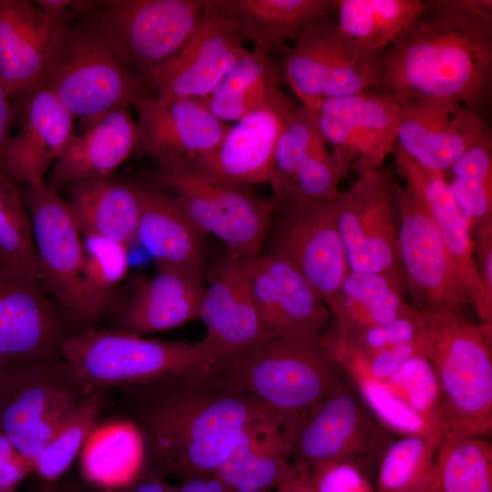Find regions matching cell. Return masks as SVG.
Listing matches in <instances>:
<instances>
[{
	"label": "cell",
	"instance_id": "23",
	"mask_svg": "<svg viewBox=\"0 0 492 492\" xmlns=\"http://www.w3.org/2000/svg\"><path fill=\"white\" fill-rule=\"evenodd\" d=\"M132 107L140 132L134 155L156 160L209 153L219 145L231 126L213 117L193 98L145 91Z\"/></svg>",
	"mask_w": 492,
	"mask_h": 492
},
{
	"label": "cell",
	"instance_id": "38",
	"mask_svg": "<svg viewBox=\"0 0 492 492\" xmlns=\"http://www.w3.org/2000/svg\"><path fill=\"white\" fill-rule=\"evenodd\" d=\"M434 465L439 492H492V447L486 438L441 440Z\"/></svg>",
	"mask_w": 492,
	"mask_h": 492
},
{
	"label": "cell",
	"instance_id": "53",
	"mask_svg": "<svg viewBox=\"0 0 492 492\" xmlns=\"http://www.w3.org/2000/svg\"><path fill=\"white\" fill-rule=\"evenodd\" d=\"M138 479L139 481L130 492H179V489L169 486L160 477L139 476Z\"/></svg>",
	"mask_w": 492,
	"mask_h": 492
},
{
	"label": "cell",
	"instance_id": "20",
	"mask_svg": "<svg viewBox=\"0 0 492 492\" xmlns=\"http://www.w3.org/2000/svg\"><path fill=\"white\" fill-rule=\"evenodd\" d=\"M395 146L420 165L446 171L487 131L482 114L443 100H397Z\"/></svg>",
	"mask_w": 492,
	"mask_h": 492
},
{
	"label": "cell",
	"instance_id": "5",
	"mask_svg": "<svg viewBox=\"0 0 492 492\" xmlns=\"http://www.w3.org/2000/svg\"><path fill=\"white\" fill-rule=\"evenodd\" d=\"M62 358L91 393L170 375L214 371L224 355L206 337L193 343L171 342L96 328L69 336Z\"/></svg>",
	"mask_w": 492,
	"mask_h": 492
},
{
	"label": "cell",
	"instance_id": "13",
	"mask_svg": "<svg viewBox=\"0 0 492 492\" xmlns=\"http://www.w3.org/2000/svg\"><path fill=\"white\" fill-rule=\"evenodd\" d=\"M277 200L268 232L270 251L290 261L325 304L350 272L333 200L316 201L295 195Z\"/></svg>",
	"mask_w": 492,
	"mask_h": 492
},
{
	"label": "cell",
	"instance_id": "25",
	"mask_svg": "<svg viewBox=\"0 0 492 492\" xmlns=\"http://www.w3.org/2000/svg\"><path fill=\"white\" fill-rule=\"evenodd\" d=\"M23 125L12 136L5 153L7 171L21 187L41 188L66 149L74 131L73 114L57 97L39 87L19 102Z\"/></svg>",
	"mask_w": 492,
	"mask_h": 492
},
{
	"label": "cell",
	"instance_id": "8",
	"mask_svg": "<svg viewBox=\"0 0 492 492\" xmlns=\"http://www.w3.org/2000/svg\"><path fill=\"white\" fill-rule=\"evenodd\" d=\"M40 87L53 92L82 122L121 106L132 107L147 91L80 16L68 23Z\"/></svg>",
	"mask_w": 492,
	"mask_h": 492
},
{
	"label": "cell",
	"instance_id": "40",
	"mask_svg": "<svg viewBox=\"0 0 492 492\" xmlns=\"http://www.w3.org/2000/svg\"><path fill=\"white\" fill-rule=\"evenodd\" d=\"M109 403L108 390L89 393L34 460V468L41 477L53 481L68 468Z\"/></svg>",
	"mask_w": 492,
	"mask_h": 492
},
{
	"label": "cell",
	"instance_id": "15",
	"mask_svg": "<svg viewBox=\"0 0 492 492\" xmlns=\"http://www.w3.org/2000/svg\"><path fill=\"white\" fill-rule=\"evenodd\" d=\"M21 194L33 227L40 282L75 333L84 332L83 242L71 208L46 184L25 187Z\"/></svg>",
	"mask_w": 492,
	"mask_h": 492
},
{
	"label": "cell",
	"instance_id": "1",
	"mask_svg": "<svg viewBox=\"0 0 492 492\" xmlns=\"http://www.w3.org/2000/svg\"><path fill=\"white\" fill-rule=\"evenodd\" d=\"M217 369L117 388L143 441L139 476L214 475L249 428L278 415L223 384Z\"/></svg>",
	"mask_w": 492,
	"mask_h": 492
},
{
	"label": "cell",
	"instance_id": "22",
	"mask_svg": "<svg viewBox=\"0 0 492 492\" xmlns=\"http://www.w3.org/2000/svg\"><path fill=\"white\" fill-rule=\"evenodd\" d=\"M393 155L395 172L430 211L480 324L492 328V301L478 274L471 222L456 202L444 173L420 165L396 146Z\"/></svg>",
	"mask_w": 492,
	"mask_h": 492
},
{
	"label": "cell",
	"instance_id": "35",
	"mask_svg": "<svg viewBox=\"0 0 492 492\" xmlns=\"http://www.w3.org/2000/svg\"><path fill=\"white\" fill-rule=\"evenodd\" d=\"M423 0H336L340 31L362 50L379 55L425 8Z\"/></svg>",
	"mask_w": 492,
	"mask_h": 492
},
{
	"label": "cell",
	"instance_id": "11",
	"mask_svg": "<svg viewBox=\"0 0 492 492\" xmlns=\"http://www.w3.org/2000/svg\"><path fill=\"white\" fill-rule=\"evenodd\" d=\"M399 265L417 312L466 314L459 272L424 201L406 186L396 194Z\"/></svg>",
	"mask_w": 492,
	"mask_h": 492
},
{
	"label": "cell",
	"instance_id": "2",
	"mask_svg": "<svg viewBox=\"0 0 492 492\" xmlns=\"http://www.w3.org/2000/svg\"><path fill=\"white\" fill-rule=\"evenodd\" d=\"M377 58L374 89L481 113L492 88V1L430 0Z\"/></svg>",
	"mask_w": 492,
	"mask_h": 492
},
{
	"label": "cell",
	"instance_id": "49",
	"mask_svg": "<svg viewBox=\"0 0 492 492\" xmlns=\"http://www.w3.org/2000/svg\"><path fill=\"white\" fill-rule=\"evenodd\" d=\"M475 257L487 297L492 301V225L476 230Z\"/></svg>",
	"mask_w": 492,
	"mask_h": 492
},
{
	"label": "cell",
	"instance_id": "30",
	"mask_svg": "<svg viewBox=\"0 0 492 492\" xmlns=\"http://www.w3.org/2000/svg\"><path fill=\"white\" fill-rule=\"evenodd\" d=\"M292 428L277 415L249 428L215 472L231 492H272L290 461Z\"/></svg>",
	"mask_w": 492,
	"mask_h": 492
},
{
	"label": "cell",
	"instance_id": "36",
	"mask_svg": "<svg viewBox=\"0 0 492 492\" xmlns=\"http://www.w3.org/2000/svg\"><path fill=\"white\" fill-rule=\"evenodd\" d=\"M81 235L84 251L81 294L85 331H88L96 329L108 313L116 289L128 274V247L95 234Z\"/></svg>",
	"mask_w": 492,
	"mask_h": 492
},
{
	"label": "cell",
	"instance_id": "19",
	"mask_svg": "<svg viewBox=\"0 0 492 492\" xmlns=\"http://www.w3.org/2000/svg\"><path fill=\"white\" fill-rule=\"evenodd\" d=\"M73 17L34 1L0 0V81L11 100L43 84Z\"/></svg>",
	"mask_w": 492,
	"mask_h": 492
},
{
	"label": "cell",
	"instance_id": "16",
	"mask_svg": "<svg viewBox=\"0 0 492 492\" xmlns=\"http://www.w3.org/2000/svg\"><path fill=\"white\" fill-rule=\"evenodd\" d=\"M74 333L37 274L0 263V357L16 364L56 361Z\"/></svg>",
	"mask_w": 492,
	"mask_h": 492
},
{
	"label": "cell",
	"instance_id": "48",
	"mask_svg": "<svg viewBox=\"0 0 492 492\" xmlns=\"http://www.w3.org/2000/svg\"><path fill=\"white\" fill-rule=\"evenodd\" d=\"M32 468L33 461L0 431V492H12Z\"/></svg>",
	"mask_w": 492,
	"mask_h": 492
},
{
	"label": "cell",
	"instance_id": "32",
	"mask_svg": "<svg viewBox=\"0 0 492 492\" xmlns=\"http://www.w3.org/2000/svg\"><path fill=\"white\" fill-rule=\"evenodd\" d=\"M67 187L81 234H95L128 248L136 241L140 200L134 180L108 177Z\"/></svg>",
	"mask_w": 492,
	"mask_h": 492
},
{
	"label": "cell",
	"instance_id": "55",
	"mask_svg": "<svg viewBox=\"0 0 492 492\" xmlns=\"http://www.w3.org/2000/svg\"><path fill=\"white\" fill-rule=\"evenodd\" d=\"M41 492H82L77 488L64 487L53 482L47 484Z\"/></svg>",
	"mask_w": 492,
	"mask_h": 492
},
{
	"label": "cell",
	"instance_id": "46",
	"mask_svg": "<svg viewBox=\"0 0 492 492\" xmlns=\"http://www.w3.org/2000/svg\"><path fill=\"white\" fill-rule=\"evenodd\" d=\"M315 492H374L367 475L345 463H327L310 468Z\"/></svg>",
	"mask_w": 492,
	"mask_h": 492
},
{
	"label": "cell",
	"instance_id": "12",
	"mask_svg": "<svg viewBox=\"0 0 492 492\" xmlns=\"http://www.w3.org/2000/svg\"><path fill=\"white\" fill-rule=\"evenodd\" d=\"M379 55L353 44L340 31L335 14L328 15L295 38L284 61V76L302 105L311 107L323 99L374 89Z\"/></svg>",
	"mask_w": 492,
	"mask_h": 492
},
{
	"label": "cell",
	"instance_id": "6",
	"mask_svg": "<svg viewBox=\"0 0 492 492\" xmlns=\"http://www.w3.org/2000/svg\"><path fill=\"white\" fill-rule=\"evenodd\" d=\"M141 180L168 193L206 235L222 240L230 251L244 257L261 252L276 199L257 197L250 185L227 180L194 167L184 156L156 160Z\"/></svg>",
	"mask_w": 492,
	"mask_h": 492
},
{
	"label": "cell",
	"instance_id": "45",
	"mask_svg": "<svg viewBox=\"0 0 492 492\" xmlns=\"http://www.w3.org/2000/svg\"><path fill=\"white\" fill-rule=\"evenodd\" d=\"M196 100L213 117L225 123L238 122L263 108L283 109L294 105L282 92L276 69L236 96L226 98L206 96Z\"/></svg>",
	"mask_w": 492,
	"mask_h": 492
},
{
	"label": "cell",
	"instance_id": "33",
	"mask_svg": "<svg viewBox=\"0 0 492 492\" xmlns=\"http://www.w3.org/2000/svg\"><path fill=\"white\" fill-rule=\"evenodd\" d=\"M233 20L244 40L253 43V54L268 58L273 46L292 41L315 20L335 14L336 0H214Z\"/></svg>",
	"mask_w": 492,
	"mask_h": 492
},
{
	"label": "cell",
	"instance_id": "52",
	"mask_svg": "<svg viewBox=\"0 0 492 492\" xmlns=\"http://www.w3.org/2000/svg\"><path fill=\"white\" fill-rule=\"evenodd\" d=\"M179 492H231L215 475L186 479Z\"/></svg>",
	"mask_w": 492,
	"mask_h": 492
},
{
	"label": "cell",
	"instance_id": "50",
	"mask_svg": "<svg viewBox=\"0 0 492 492\" xmlns=\"http://www.w3.org/2000/svg\"><path fill=\"white\" fill-rule=\"evenodd\" d=\"M11 101L5 86L0 81V172L10 179L6 168L5 153L12 138L10 128L15 114Z\"/></svg>",
	"mask_w": 492,
	"mask_h": 492
},
{
	"label": "cell",
	"instance_id": "41",
	"mask_svg": "<svg viewBox=\"0 0 492 492\" xmlns=\"http://www.w3.org/2000/svg\"><path fill=\"white\" fill-rule=\"evenodd\" d=\"M21 187L0 172V263L38 275L33 227Z\"/></svg>",
	"mask_w": 492,
	"mask_h": 492
},
{
	"label": "cell",
	"instance_id": "26",
	"mask_svg": "<svg viewBox=\"0 0 492 492\" xmlns=\"http://www.w3.org/2000/svg\"><path fill=\"white\" fill-rule=\"evenodd\" d=\"M205 277L158 272L138 282L122 300L113 301L109 330L143 336L200 320Z\"/></svg>",
	"mask_w": 492,
	"mask_h": 492
},
{
	"label": "cell",
	"instance_id": "43",
	"mask_svg": "<svg viewBox=\"0 0 492 492\" xmlns=\"http://www.w3.org/2000/svg\"><path fill=\"white\" fill-rule=\"evenodd\" d=\"M381 382L431 426L438 427L440 388L434 367L425 356L411 357Z\"/></svg>",
	"mask_w": 492,
	"mask_h": 492
},
{
	"label": "cell",
	"instance_id": "31",
	"mask_svg": "<svg viewBox=\"0 0 492 492\" xmlns=\"http://www.w3.org/2000/svg\"><path fill=\"white\" fill-rule=\"evenodd\" d=\"M325 305L335 318L331 331L342 338L415 313L405 299L401 274L350 271Z\"/></svg>",
	"mask_w": 492,
	"mask_h": 492
},
{
	"label": "cell",
	"instance_id": "10",
	"mask_svg": "<svg viewBox=\"0 0 492 492\" xmlns=\"http://www.w3.org/2000/svg\"><path fill=\"white\" fill-rule=\"evenodd\" d=\"M395 438L350 383L302 417L293 429L289 461L309 468L345 463L364 474Z\"/></svg>",
	"mask_w": 492,
	"mask_h": 492
},
{
	"label": "cell",
	"instance_id": "39",
	"mask_svg": "<svg viewBox=\"0 0 492 492\" xmlns=\"http://www.w3.org/2000/svg\"><path fill=\"white\" fill-rule=\"evenodd\" d=\"M440 441L438 427L395 439L379 463L376 492H408L418 486L435 468Z\"/></svg>",
	"mask_w": 492,
	"mask_h": 492
},
{
	"label": "cell",
	"instance_id": "29",
	"mask_svg": "<svg viewBox=\"0 0 492 492\" xmlns=\"http://www.w3.org/2000/svg\"><path fill=\"white\" fill-rule=\"evenodd\" d=\"M294 107L252 112L230 126L213 150L186 158L197 169L227 180L272 185L276 140L285 117Z\"/></svg>",
	"mask_w": 492,
	"mask_h": 492
},
{
	"label": "cell",
	"instance_id": "28",
	"mask_svg": "<svg viewBox=\"0 0 492 492\" xmlns=\"http://www.w3.org/2000/svg\"><path fill=\"white\" fill-rule=\"evenodd\" d=\"M140 216L136 241L152 258L158 272H185L205 277V236L165 191L134 180Z\"/></svg>",
	"mask_w": 492,
	"mask_h": 492
},
{
	"label": "cell",
	"instance_id": "24",
	"mask_svg": "<svg viewBox=\"0 0 492 492\" xmlns=\"http://www.w3.org/2000/svg\"><path fill=\"white\" fill-rule=\"evenodd\" d=\"M205 276L209 284L200 320L207 329L205 337L220 348L224 359L268 337L248 283L244 257L230 251L206 271Z\"/></svg>",
	"mask_w": 492,
	"mask_h": 492
},
{
	"label": "cell",
	"instance_id": "47",
	"mask_svg": "<svg viewBox=\"0 0 492 492\" xmlns=\"http://www.w3.org/2000/svg\"><path fill=\"white\" fill-rule=\"evenodd\" d=\"M274 69L276 68L269 57H261L247 51L235 62L208 96L214 98L236 96Z\"/></svg>",
	"mask_w": 492,
	"mask_h": 492
},
{
	"label": "cell",
	"instance_id": "51",
	"mask_svg": "<svg viewBox=\"0 0 492 492\" xmlns=\"http://www.w3.org/2000/svg\"><path fill=\"white\" fill-rule=\"evenodd\" d=\"M275 492H315L310 468L290 463Z\"/></svg>",
	"mask_w": 492,
	"mask_h": 492
},
{
	"label": "cell",
	"instance_id": "9",
	"mask_svg": "<svg viewBox=\"0 0 492 492\" xmlns=\"http://www.w3.org/2000/svg\"><path fill=\"white\" fill-rule=\"evenodd\" d=\"M88 395L63 358L15 364L0 385V431L34 462Z\"/></svg>",
	"mask_w": 492,
	"mask_h": 492
},
{
	"label": "cell",
	"instance_id": "21",
	"mask_svg": "<svg viewBox=\"0 0 492 492\" xmlns=\"http://www.w3.org/2000/svg\"><path fill=\"white\" fill-rule=\"evenodd\" d=\"M251 295L268 336L320 335L330 313L302 273L282 256L269 251L244 258Z\"/></svg>",
	"mask_w": 492,
	"mask_h": 492
},
{
	"label": "cell",
	"instance_id": "56",
	"mask_svg": "<svg viewBox=\"0 0 492 492\" xmlns=\"http://www.w3.org/2000/svg\"><path fill=\"white\" fill-rule=\"evenodd\" d=\"M16 364H12L2 357H0V385L2 382L4 381L6 374L10 370V368Z\"/></svg>",
	"mask_w": 492,
	"mask_h": 492
},
{
	"label": "cell",
	"instance_id": "37",
	"mask_svg": "<svg viewBox=\"0 0 492 492\" xmlns=\"http://www.w3.org/2000/svg\"><path fill=\"white\" fill-rule=\"evenodd\" d=\"M475 231L492 225V137L488 130L443 172Z\"/></svg>",
	"mask_w": 492,
	"mask_h": 492
},
{
	"label": "cell",
	"instance_id": "54",
	"mask_svg": "<svg viewBox=\"0 0 492 492\" xmlns=\"http://www.w3.org/2000/svg\"><path fill=\"white\" fill-rule=\"evenodd\" d=\"M408 492H439V482L436 469L415 488Z\"/></svg>",
	"mask_w": 492,
	"mask_h": 492
},
{
	"label": "cell",
	"instance_id": "34",
	"mask_svg": "<svg viewBox=\"0 0 492 492\" xmlns=\"http://www.w3.org/2000/svg\"><path fill=\"white\" fill-rule=\"evenodd\" d=\"M84 475L105 487H124L137 479L143 467L144 446L137 427L128 419L94 427L81 455Z\"/></svg>",
	"mask_w": 492,
	"mask_h": 492
},
{
	"label": "cell",
	"instance_id": "27",
	"mask_svg": "<svg viewBox=\"0 0 492 492\" xmlns=\"http://www.w3.org/2000/svg\"><path fill=\"white\" fill-rule=\"evenodd\" d=\"M130 106L84 121L55 162L46 184L58 191L72 183L111 177L138 146L140 132Z\"/></svg>",
	"mask_w": 492,
	"mask_h": 492
},
{
	"label": "cell",
	"instance_id": "44",
	"mask_svg": "<svg viewBox=\"0 0 492 492\" xmlns=\"http://www.w3.org/2000/svg\"><path fill=\"white\" fill-rule=\"evenodd\" d=\"M346 374L368 409L386 429L409 436L435 428L390 393L382 382L357 370H349Z\"/></svg>",
	"mask_w": 492,
	"mask_h": 492
},
{
	"label": "cell",
	"instance_id": "42",
	"mask_svg": "<svg viewBox=\"0 0 492 492\" xmlns=\"http://www.w3.org/2000/svg\"><path fill=\"white\" fill-rule=\"evenodd\" d=\"M327 146L319 133L308 108L295 107L285 117L274 149V199L290 192L296 170L303 159L317 149Z\"/></svg>",
	"mask_w": 492,
	"mask_h": 492
},
{
	"label": "cell",
	"instance_id": "3",
	"mask_svg": "<svg viewBox=\"0 0 492 492\" xmlns=\"http://www.w3.org/2000/svg\"><path fill=\"white\" fill-rule=\"evenodd\" d=\"M321 335L268 336L225 358L217 374L223 384L251 395L294 429L316 405L349 383Z\"/></svg>",
	"mask_w": 492,
	"mask_h": 492
},
{
	"label": "cell",
	"instance_id": "18",
	"mask_svg": "<svg viewBox=\"0 0 492 492\" xmlns=\"http://www.w3.org/2000/svg\"><path fill=\"white\" fill-rule=\"evenodd\" d=\"M307 108L327 146L349 160L357 173L382 169L394 153L398 103L391 96L371 89L323 99Z\"/></svg>",
	"mask_w": 492,
	"mask_h": 492
},
{
	"label": "cell",
	"instance_id": "7",
	"mask_svg": "<svg viewBox=\"0 0 492 492\" xmlns=\"http://www.w3.org/2000/svg\"><path fill=\"white\" fill-rule=\"evenodd\" d=\"M203 9L204 0L82 1L77 16L143 82L186 43Z\"/></svg>",
	"mask_w": 492,
	"mask_h": 492
},
{
	"label": "cell",
	"instance_id": "14",
	"mask_svg": "<svg viewBox=\"0 0 492 492\" xmlns=\"http://www.w3.org/2000/svg\"><path fill=\"white\" fill-rule=\"evenodd\" d=\"M397 188L385 170H366L359 172L354 184L333 200L336 225L351 272L402 275L397 250Z\"/></svg>",
	"mask_w": 492,
	"mask_h": 492
},
{
	"label": "cell",
	"instance_id": "4",
	"mask_svg": "<svg viewBox=\"0 0 492 492\" xmlns=\"http://www.w3.org/2000/svg\"><path fill=\"white\" fill-rule=\"evenodd\" d=\"M420 354L432 364L441 440L486 438L492 431L491 329L466 314L418 312Z\"/></svg>",
	"mask_w": 492,
	"mask_h": 492
},
{
	"label": "cell",
	"instance_id": "17",
	"mask_svg": "<svg viewBox=\"0 0 492 492\" xmlns=\"http://www.w3.org/2000/svg\"><path fill=\"white\" fill-rule=\"evenodd\" d=\"M237 24L214 0H204L199 23L186 43L143 78L153 95L198 99L210 95L248 50Z\"/></svg>",
	"mask_w": 492,
	"mask_h": 492
}]
</instances>
